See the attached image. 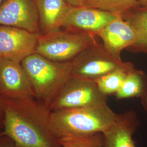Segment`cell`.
Masks as SVG:
<instances>
[{
  "instance_id": "cell-1",
  "label": "cell",
  "mask_w": 147,
  "mask_h": 147,
  "mask_svg": "<svg viewBox=\"0 0 147 147\" xmlns=\"http://www.w3.org/2000/svg\"><path fill=\"white\" fill-rule=\"evenodd\" d=\"M5 135L16 147H62L50 127L51 111L36 99L3 100Z\"/></svg>"
},
{
  "instance_id": "cell-2",
  "label": "cell",
  "mask_w": 147,
  "mask_h": 147,
  "mask_svg": "<svg viewBox=\"0 0 147 147\" xmlns=\"http://www.w3.org/2000/svg\"><path fill=\"white\" fill-rule=\"evenodd\" d=\"M118 116L107 104L61 109L51 111L50 127L59 144L74 137L102 133L116 121Z\"/></svg>"
},
{
  "instance_id": "cell-3",
  "label": "cell",
  "mask_w": 147,
  "mask_h": 147,
  "mask_svg": "<svg viewBox=\"0 0 147 147\" xmlns=\"http://www.w3.org/2000/svg\"><path fill=\"white\" fill-rule=\"evenodd\" d=\"M21 64L31 82L36 99L49 106L72 76V61L57 62L36 53L24 59Z\"/></svg>"
},
{
  "instance_id": "cell-4",
  "label": "cell",
  "mask_w": 147,
  "mask_h": 147,
  "mask_svg": "<svg viewBox=\"0 0 147 147\" xmlns=\"http://www.w3.org/2000/svg\"><path fill=\"white\" fill-rule=\"evenodd\" d=\"M95 36L90 33L65 29L40 34L36 53L53 61H71L98 42Z\"/></svg>"
},
{
  "instance_id": "cell-5",
  "label": "cell",
  "mask_w": 147,
  "mask_h": 147,
  "mask_svg": "<svg viewBox=\"0 0 147 147\" xmlns=\"http://www.w3.org/2000/svg\"><path fill=\"white\" fill-rule=\"evenodd\" d=\"M107 104V95L100 91L94 80L72 75L51 104V111Z\"/></svg>"
},
{
  "instance_id": "cell-6",
  "label": "cell",
  "mask_w": 147,
  "mask_h": 147,
  "mask_svg": "<svg viewBox=\"0 0 147 147\" xmlns=\"http://www.w3.org/2000/svg\"><path fill=\"white\" fill-rule=\"evenodd\" d=\"M71 61L72 75L94 81L117 69L131 71L135 69L131 62L115 58L98 42L84 50Z\"/></svg>"
},
{
  "instance_id": "cell-7",
  "label": "cell",
  "mask_w": 147,
  "mask_h": 147,
  "mask_svg": "<svg viewBox=\"0 0 147 147\" xmlns=\"http://www.w3.org/2000/svg\"><path fill=\"white\" fill-rule=\"evenodd\" d=\"M40 33L0 25V60L21 63L36 53Z\"/></svg>"
},
{
  "instance_id": "cell-8",
  "label": "cell",
  "mask_w": 147,
  "mask_h": 147,
  "mask_svg": "<svg viewBox=\"0 0 147 147\" xmlns=\"http://www.w3.org/2000/svg\"><path fill=\"white\" fill-rule=\"evenodd\" d=\"M0 95L3 100L36 99L21 63L0 60Z\"/></svg>"
},
{
  "instance_id": "cell-9",
  "label": "cell",
  "mask_w": 147,
  "mask_h": 147,
  "mask_svg": "<svg viewBox=\"0 0 147 147\" xmlns=\"http://www.w3.org/2000/svg\"><path fill=\"white\" fill-rule=\"evenodd\" d=\"M0 25L40 33L36 1L5 0L0 5Z\"/></svg>"
},
{
  "instance_id": "cell-10",
  "label": "cell",
  "mask_w": 147,
  "mask_h": 147,
  "mask_svg": "<svg viewBox=\"0 0 147 147\" xmlns=\"http://www.w3.org/2000/svg\"><path fill=\"white\" fill-rule=\"evenodd\" d=\"M119 16L88 7H71L63 25L65 30L97 33Z\"/></svg>"
},
{
  "instance_id": "cell-11",
  "label": "cell",
  "mask_w": 147,
  "mask_h": 147,
  "mask_svg": "<svg viewBox=\"0 0 147 147\" xmlns=\"http://www.w3.org/2000/svg\"><path fill=\"white\" fill-rule=\"evenodd\" d=\"M105 49L118 59H121V53L136 42V31L122 16H119L99 32Z\"/></svg>"
},
{
  "instance_id": "cell-12",
  "label": "cell",
  "mask_w": 147,
  "mask_h": 147,
  "mask_svg": "<svg viewBox=\"0 0 147 147\" xmlns=\"http://www.w3.org/2000/svg\"><path fill=\"white\" fill-rule=\"evenodd\" d=\"M140 125L132 110L119 114L116 121L103 132V147H136L133 136Z\"/></svg>"
},
{
  "instance_id": "cell-13",
  "label": "cell",
  "mask_w": 147,
  "mask_h": 147,
  "mask_svg": "<svg viewBox=\"0 0 147 147\" xmlns=\"http://www.w3.org/2000/svg\"><path fill=\"white\" fill-rule=\"evenodd\" d=\"M41 34L63 27L71 6L64 0H35Z\"/></svg>"
},
{
  "instance_id": "cell-14",
  "label": "cell",
  "mask_w": 147,
  "mask_h": 147,
  "mask_svg": "<svg viewBox=\"0 0 147 147\" xmlns=\"http://www.w3.org/2000/svg\"><path fill=\"white\" fill-rule=\"evenodd\" d=\"M121 16L133 27L138 36L136 42L126 50L147 54V8L137 6Z\"/></svg>"
},
{
  "instance_id": "cell-15",
  "label": "cell",
  "mask_w": 147,
  "mask_h": 147,
  "mask_svg": "<svg viewBox=\"0 0 147 147\" xmlns=\"http://www.w3.org/2000/svg\"><path fill=\"white\" fill-rule=\"evenodd\" d=\"M146 74L144 72L136 69L129 72L120 89L115 94L117 99L140 98L143 91Z\"/></svg>"
},
{
  "instance_id": "cell-16",
  "label": "cell",
  "mask_w": 147,
  "mask_h": 147,
  "mask_svg": "<svg viewBox=\"0 0 147 147\" xmlns=\"http://www.w3.org/2000/svg\"><path fill=\"white\" fill-rule=\"evenodd\" d=\"M84 6L123 16L138 6L137 0H88Z\"/></svg>"
},
{
  "instance_id": "cell-17",
  "label": "cell",
  "mask_w": 147,
  "mask_h": 147,
  "mask_svg": "<svg viewBox=\"0 0 147 147\" xmlns=\"http://www.w3.org/2000/svg\"><path fill=\"white\" fill-rule=\"evenodd\" d=\"M131 71L122 69H117L95 80L94 81L103 94L107 96L116 94L120 89L127 74Z\"/></svg>"
},
{
  "instance_id": "cell-18",
  "label": "cell",
  "mask_w": 147,
  "mask_h": 147,
  "mask_svg": "<svg viewBox=\"0 0 147 147\" xmlns=\"http://www.w3.org/2000/svg\"><path fill=\"white\" fill-rule=\"evenodd\" d=\"M62 147H103V135L98 133L87 136L76 137L61 142Z\"/></svg>"
},
{
  "instance_id": "cell-19",
  "label": "cell",
  "mask_w": 147,
  "mask_h": 147,
  "mask_svg": "<svg viewBox=\"0 0 147 147\" xmlns=\"http://www.w3.org/2000/svg\"><path fill=\"white\" fill-rule=\"evenodd\" d=\"M141 101L142 104V106L144 110L146 112L147 114V75L146 74L144 78V86L142 91V94L140 96Z\"/></svg>"
},
{
  "instance_id": "cell-20",
  "label": "cell",
  "mask_w": 147,
  "mask_h": 147,
  "mask_svg": "<svg viewBox=\"0 0 147 147\" xmlns=\"http://www.w3.org/2000/svg\"><path fill=\"white\" fill-rule=\"evenodd\" d=\"M0 147H16L14 141L5 134L0 136Z\"/></svg>"
},
{
  "instance_id": "cell-21",
  "label": "cell",
  "mask_w": 147,
  "mask_h": 147,
  "mask_svg": "<svg viewBox=\"0 0 147 147\" xmlns=\"http://www.w3.org/2000/svg\"><path fill=\"white\" fill-rule=\"evenodd\" d=\"M69 5L73 7H79L84 5L88 0H64Z\"/></svg>"
},
{
  "instance_id": "cell-22",
  "label": "cell",
  "mask_w": 147,
  "mask_h": 147,
  "mask_svg": "<svg viewBox=\"0 0 147 147\" xmlns=\"http://www.w3.org/2000/svg\"><path fill=\"white\" fill-rule=\"evenodd\" d=\"M5 115L3 110H0V136L5 134Z\"/></svg>"
},
{
  "instance_id": "cell-23",
  "label": "cell",
  "mask_w": 147,
  "mask_h": 147,
  "mask_svg": "<svg viewBox=\"0 0 147 147\" xmlns=\"http://www.w3.org/2000/svg\"><path fill=\"white\" fill-rule=\"evenodd\" d=\"M138 6L147 8V0H137Z\"/></svg>"
},
{
  "instance_id": "cell-24",
  "label": "cell",
  "mask_w": 147,
  "mask_h": 147,
  "mask_svg": "<svg viewBox=\"0 0 147 147\" xmlns=\"http://www.w3.org/2000/svg\"><path fill=\"white\" fill-rule=\"evenodd\" d=\"M0 110H3V99L0 95Z\"/></svg>"
},
{
  "instance_id": "cell-25",
  "label": "cell",
  "mask_w": 147,
  "mask_h": 147,
  "mask_svg": "<svg viewBox=\"0 0 147 147\" xmlns=\"http://www.w3.org/2000/svg\"><path fill=\"white\" fill-rule=\"evenodd\" d=\"M4 1H5V0H0V5H1Z\"/></svg>"
}]
</instances>
